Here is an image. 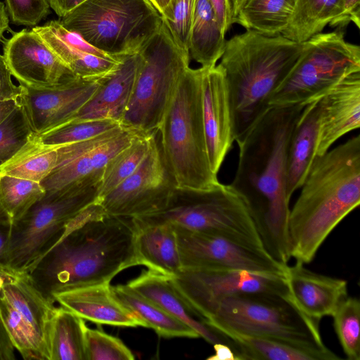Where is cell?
Instances as JSON below:
<instances>
[{
  "label": "cell",
  "mask_w": 360,
  "mask_h": 360,
  "mask_svg": "<svg viewBox=\"0 0 360 360\" xmlns=\"http://www.w3.org/2000/svg\"><path fill=\"white\" fill-rule=\"evenodd\" d=\"M307 105V104H306ZM305 105L271 107L239 141L231 186L246 203L264 250L288 264L290 198L286 191L288 141Z\"/></svg>",
  "instance_id": "1"
},
{
  "label": "cell",
  "mask_w": 360,
  "mask_h": 360,
  "mask_svg": "<svg viewBox=\"0 0 360 360\" xmlns=\"http://www.w3.org/2000/svg\"><path fill=\"white\" fill-rule=\"evenodd\" d=\"M132 218L107 215L94 202L69 224L62 237L27 273L50 302L65 290L110 283L137 266Z\"/></svg>",
  "instance_id": "2"
},
{
  "label": "cell",
  "mask_w": 360,
  "mask_h": 360,
  "mask_svg": "<svg viewBox=\"0 0 360 360\" xmlns=\"http://www.w3.org/2000/svg\"><path fill=\"white\" fill-rule=\"evenodd\" d=\"M301 188L288 229L291 258L305 264L360 204V136L316 156Z\"/></svg>",
  "instance_id": "3"
},
{
  "label": "cell",
  "mask_w": 360,
  "mask_h": 360,
  "mask_svg": "<svg viewBox=\"0 0 360 360\" xmlns=\"http://www.w3.org/2000/svg\"><path fill=\"white\" fill-rule=\"evenodd\" d=\"M303 49L304 42L254 30L226 40L219 65L227 85L234 141L239 142L269 110L274 92Z\"/></svg>",
  "instance_id": "4"
},
{
  "label": "cell",
  "mask_w": 360,
  "mask_h": 360,
  "mask_svg": "<svg viewBox=\"0 0 360 360\" xmlns=\"http://www.w3.org/2000/svg\"><path fill=\"white\" fill-rule=\"evenodd\" d=\"M200 80L201 68L184 71L157 130L164 162L180 189H208L219 183L208 159Z\"/></svg>",
  "instance_id": "5"
},
{
  "label": "cell",
  "mask_w": 360,
  "mask_h": 360,
  "mask_svg": "<svg viewBox=\"0 0 360 360\" xmlns=\"http://www.w3.org/2000/svg\"><path fill=\"white\" fill-rule=\"evenodd\" d=\"M205 323L222 335L236 333L334 353L323 342L319 321L304 314L292 299L281 295L248 293L226 298Z\"/></svg>",
  "instance_id": "6"
},
{
  "label": "cell",
  "mask_w": 360,
  "mask_h": 360,
  "mask_svg": "<svg viewBox=\"0 0 360 360\" xmlns=\"http://www.w3.org/2000/svg\"><path fill=\"white\" fill-rule=\"evenodd\" d=\"M136 219L215 234L265 250L246 203L230 184L219 182L211 188L198 190L176 188L162 209Z\"/></svg>",
  "instance_id": "7"
},
{
  "label": "cell",
  "mask_w": 360,
  "mask_h": 360,
  "mask_svg": "<svg viewBox=\"0 0 360 360\" xmlns=\"http://www.w3.org/2000/svg\"><path fill=\"white\" fill-rule=\"evenodd\" d=\"M59 20L91 45L115 56L139 53L163 22L148 0H86Z\"/></svg>",
  "instance_id": "8"
},
{
  "label": "cell",
  "mask_w": 360,
  "mask_h": 360,
  "mask_svg": "<svg viewBox=\"0 0 360 360\" xmlns=\"http://www.w3.org/2000/svg\"><path fill=\"white\" fill-rule=\"evenodd\" d=\"M140 63L121 124L140 133L158 130L190 55L174 41L165 22L139 52Z\"/></svg>",
  "instance_id": "9"
},
{
  "label": "cell",
  "mask_w": 360,
  "mask_h": 360,
  "mask_svg": "<svg viewBox=\"0 0 360 360\" xmlns=\"http://www.w3.org/2000/svg\"><path fill=\"white\" fill-rule=\"evenodd\" d=\"M344 34L336 29L305 41L295 65L274 92L270 108L306 105L348 74L360 70V47L347 41Z\"/></svg>",
  "instance_id": "10"
},
{
  "label": "cell",
  "mask_w": 360,
  "mask_h": 360,
  "mask_svg": "<svg viewBox=\"0 0 360 360\" xmlns=\"http://www.w3.org/2000/svg\"><path fill=\"white\" fill-rule=\"evenodd\" d=\"M97 187L48 194L13 221L7 264L13 276L27 274L62 237L69 224L96 200Z\"/></svg>",
  "instance_id": "11"
},
{
  "label": "cell",
  "mask_w": 360,
  "mask_h": 360,
  "mask_svg": "<svg viewBox=\"0 0 360 360\" xmlns=\"http://www.w3.org/2000/svg\"><path fill=\"white\" fill-rule=\"evenodd\" d=\"M171 278L204 323L222 300L234 295L267 293L292 299L285 274L235 268L182 269Z\"/></svg>",
  "instance_id": "12"
},
{
  "label": "cell",
  "mask_w": 360,
  "mask_h": 360,
  "mask_svg": "<svg viewBox=\"0 0 360 360\" xmlns=\"http://www.w3.org/2000/svg\"><path fill=\"white\" fill-rule=\"evenodd\" d=\"M140 133L120 125L89 140L60 146L55 168L40 184L48 194L98 187L108 162Z\"/></svg>",
  "instance_id": "13"
},
{
  "label": "cell",
  "mask_w": 360,
  "mask_h": 360,
  "mask_svg": "<svg viewBox=\"0 0 360 360\" xmlns=\"http://www.w3.org/2000/svg\"><path fill=\"white\" fill-rule=\"evenodd\" d=\"M155 131L149 150L137 169L96 202L112 217L136 218L162 209L176 188L162 155Z\"/></svg>",
  "instance_id": "14"
},
{
  "label": "cell",
  "mask_w": 360,
  "mask_h": 360,
  "mask_svg": "<svg viewBox=\"0 0 360 360\" xmlns=\"http://www.w3.org/2000/svg\"><path fill=\"white\" fill-rule=\"evenodd\" d=\"M172 226L182 269L235 268L285 274L288 264L276 261L265 250L243 246L218 235Z\"/></svg>",
  "instance_id": "15"
},
{
  "label": "cell",
  "mask_w": 360,
  "mask_h": 360,
  "mask_svg": "<svg viewBox=\"0 0 360 360\" xmlns=\"http://www.w3.org/2000/svg\"><path fill=\"white\" fill-rule=\"evenodd\" d=\"M3 56L11 75L29 87L52 88L77 77L32 29L7 39Z\"/></svg>",
  "instance_id": "16"
},
{
  "label": "cell",
  "mask_w": 360,
  "mask_h": 360,
  "mask_svg": "<svg viewBox=\"0 0 360 360\" xmlns=\"http://www.w3.org/2000/svg\"><path fill=\"white\" fill-rule=\"evenodd\" d=\"M105 77H75L49 89H36L19 84L22 87L19 101L33 131L41 134L70 121L94 95Z\"/></svg>",
  "instance_id": "17"
},
{
  "label": "cell",
  "mask_w": 360,
  "mask_h": 360,
  "mask_svg": "<svg viewBox=\"0 0 360 360\" xmlns=\"http://www.w3.org/2000/svg\"><path fill=\"white\" fill-rule=\"evenodd\" d=\"M201 68L202 115L210 165L217 175L234 141L227 85L219 65Z\"/></svg>",
  "instance_id": "18"
},
{
  "label": "cell",
  "mask_w": 360,
  "mask_h": 360,
  "mask_svg": "<svg viewBox=\"0 0 360 360\" xmlns=\"http://www.w3.org/2000/svg\"><path fill=\"white\" fill-rule=\"evenodd\" d=\"M32 30L77 77H105L117 68L122 60V56H112L95 47L77 32L66 29L59 20L48 21Z\"/></svg>",
  "instance_id": "19"
},
{
  "label": "cell",
  "mask_w": 360,
  "mask_h": 360,
  "mask_svg": "<svg viewBox=\"0 0 360 360\" xmlns=\"http://www.w3.org/2000/svg\"><path fill=\"white\" fill-rule=\"evenodd\" d=\"M316 155L326 153L340 137L360 127V70L341 79L319 98Z\"/></svg>",
  "instance_id": "20"
},
{
  "label": "cell",
  "mask_w": 360,
  "mask_h": 360,
  "mask_svg": "<svg viewBox=\"0 0 360 360\" xmlns=\"http://www.w3.org/2000/svg\"><path fill=\"white\" fill-rule=\"evenodd\" d=\"M285 278L298 309L319 321L325 316H332L348 295L346 280L312 271L298 261L292 266L287 265Z\"/></svg>",
  "instance_id": "21"
},
{
  "label": "cell",
  "mask_w": 360,
  "mask_h": 360,
  "mask_svg": "<svg viewBox=\"0 0 360 360\" xmlns=\"http://www.w3.org/2000/svg\"><path fill=\"white\" fill-rule=\"evenodd\" d=\"M54 301L83 319L96 323L143 327L142 323L115 297L110 283L60 292L54 295Z\"/></svg>",
  "instance_id": "22"
},
{
  "label": "cell",
  "mask_w": 360,
  "mask_h": 360,
  "mask_svg": "<svg viewBox=\"0 0 360 360\" xmlns=\"http://www.w3.org/2000/svg\"><path fill=\"white\" fill-rule=\"evenodd\" d=\"M127 285L166 312L195 330L200 338L212 344L232 342L204 323L177 290L171 277L149 270L129 281Z\"/></svg>",
  "instance_id": "23"
},
{
  "label": "cell",
  "mask_w": 360,
  "mask_h": 360,
  "mask_svg": "<svg viewBox=\"0 0 360 360\" xmlns=\"http://www.w3.org/2000/svg\"><path fill=\"white\" fill-rule=\"evenodd\" d=\"M139 63V53L122 56L117 68L104 78L94 95L71 120L110 119L121 123L132 94Z\"/></svg>",
  "instance_id": "24"
},
{
  "label": "cell",
  "mask_w": 360,
  "mask_h": 360,
  "mask_svg": "<svg viewBox=\"0 0 360 360\" xmlns=\"http://www.w3.org/2000/svg\"><path fill=\"white\" fill-rule=\"evenodd\" d=\"M15 309L21 324L32 334L49 356V334L55 309L37 289L27 274L5 278L1 292Z\"/></svg>",
  "instance_id": "25"
},
{
  "label": "cell",
  "mask_w": 360,
  "mask_h": 360,
  "mask_svg": "<svg viewBox=\"0 0 360 360\" xmlns=\"http://www.w3.org/2000/svg\"><path fill=\"white\" fill-rule=\"evenodd\" d=\"M319 99L304 107L291 133L287 150L286 191L290 199L300 188L316 158Z\"/></svg>",
  "instance_id": "26"
},
{
  "label": "cell",
  "mask_w": 360,
  "mask_h": 360,
  "mask_svg": "<svg viewBox=\"0 0 360 360\" xmlns=\"http://www.w3.org/2000/svg\"><path fill=\"white\" fill-rule=\"evenodd\" d=\"M138 265L172 277L181 269L176 234L169 224H148L132 218Z\"/></svg>",
  "instance_id": "27"
},
{
  "label": "cell",
  "mask_w": 360,
  "mask_h": 360,
  "mask_svg": "<svg viewBox=\"0 0 360 360\" xmlns=\"http://www.w3.org/2000/svg\"><path fill=\"white\" fill-rule=\"evenodd\" d=\"M223 32L209 0H195L190 34L189 55L202 68H212L226 45Z\"/></svg>",
  "instance_id": "28"
},
{
  "label": "cell",
  "mask_w": 360,
  "mask_h": 360,
  "mask_svg": "<svg viewBox=\"0 0 360 360\" xmlns=\"http://www.w3.org/2000/svg\"><path fill=\"white\" fill-rule=\"evenodd\" d=\"M233 343L237 360H338L336 354L308 349L284 342L242 335L223 334Z\"/></svg>",
  "instance_id": "29"
},
{
  "label": "cell",
  "mask_w": 360,
  "mask_h": 360,
  "mask_svg": "<svg viewBox=\"0 0 360 360\" xmlns=\"http://www.w3.org/2000/svg\"><path fill=\"white\" fill-rule=\"evenodd\" d=\"M112 290L115 297L142 323L143 327L152 328L159 335L167 338H200L192 328L174 318L127 284L112 286Z\"/></svg>",
  "instance_id": "30"
},
{
  "label": "cell",
  "mask_w": 360,
  "mask_h": 360,
  "mask_svg": "<svg viewBox=\"0 0 360 360\" xmlns=\"http://www.w3.org/2000/svg\"><path fill=\"white\" fill-rule=\"evenodd\" d=\"M82 318L60 306L55 307L49 334V360H86Z\"/></svg>",
  "instance_id": "31"
},
{
  "label": "cell",
  "mask_w": 360,
  "mask_h": 360,
  "mask_svg": "<svg viewBox=\"0 0 360 360\" xmlns=\"http://www.w3.org/2000/svg\"><path fill=\"white\" fill-rule=\"evenodd\" d=\"M340 13V0H296L288 23L281 34L302 43L322 32Z\"/></svg>",
  "instance_id": "32"
},
{
  "label": "cell",
  "mask_w": 360,
  "mask_h": 360,
  "mask_svg": "<svg viewBox=\"0 0 360 360\" xmlns=\"http://www.w3.org/2000/svg\"><path fill=\"white\" fill-rule=\"evenodd\" d=\"M295 2L296 0H245L234 23L268 36L281 34Z\"/></svg>",
  "instance_id": "33"
},
{
  "label": "cell",
  "mask_w": 360,
  "mask_h": 360,
  "mask_svg": "<svg viewBox=\"0 0 360 360\" xmlns=\"http://www.w3.org/2000/svg\"><path fill=\"white\" fill-rule=\"evenodd\" d=\"M58 147L41 143L35 134L0 169V174L41 183L56 165Z\"/></svg>",
  "instance_id": "34"
},
{
  "label": "cell",
  "mask_w": 360,
  "mask_h": 360,
  "mask_svg": "<svg viewBox=\"0 0 360 360\" xmlns=\"http://www.w3.org/2000/svg\"><path fill=\"white\" fill-rule=\"evenodd\" d=\"M154 133L140 134L108 162L97 187L96 201L112 191L137 169L149 150Z\"/></svg>",
  "instance_id": "35"
},
{
  "label": "cell",
  "mask_w": 360,
  "mask_h": 360,
  "mask_svg": "<svg viewBox=\"0 0 360 360\" xmlns=\"http://www.w3.org/2000/svg\"><path fill=\"white\" fill-rule=\"evenodd\" d=\"M46 194L40 183L0 174V204L13 221Z\"/></svg>",
  "instance_id": "36"
},
{
  "label": "cell",
  "mask_w": 360,
  "mask_h": 360,
  "mask_svg": "<svg viewBox=\"0 0 360 360\" xmlns=\"http://www.w3.org/2000/svg\"><path fill=\"white\" fill-rule=\"evenodd\" d=\"M120 125V122L110 119L71 120L37 135L44 145L60 146L91 139Z\"/></svg>",
  "instance_id": "37"
},
{
  "label": "cell",
  "mask_w": 360,
  "mask_h": 360,
  "mask_svg": "<svg viewBox=\"0 0 360 360\" xmlns=\"http://www.w3.org/2000/svg\"><path fill=\"white\" fill-rule=\"evenodd\" d=\"M333 326L346 357L360 360V302L358 298L347 296L332 315Z\"/></svg>",
  "instance_id": "38"
},
{
  "label": "cell",
  "mask_w": 360,
  "mask_h": 360,
  "mask_svg": "<svg viewBox=\"0 0 360 360\" xmlns=\"http://www.w3.org/2000/svg\"><path fill=\"white\" fill-rule=\"evenodd\" d=\"M35 134L20 103L0 122V169Z\"/></svg>",
  "instance_id": "39"
},
{
  "label": "cell",
  "mask_w": 360,
  "mask_h": 360,
  "mask_svg": "<svg viewBox=\"0 0 360 360\" xmlns=\"http://www.w3.org/2000/svg\"><path fill=\"white\" fill-rule=\"evenodd\" d=\"M0 317L13 347L24 359L49 360L46 352L30 333L22 326L15 309L1 292Z\"/></svg>",
  "instance_id": "40"
},
{
  "label": "cell",
  "mask_w": 360,
  "mask_h": 360,
  "mask_svg": "<svg viewBox=\"0 0 360 360\" xmlns=\"http://www.w3.org/2000/svg\"><path fill=\"white\" fill-rule=\"evenodd\" d=\"M86 360H133L132 352L119 338L99 329L85 328Z\"/></svg>",
  "instance_id": "41"
},
{
  "label": "cell",
  "mask_w": 360,
  "mask_h": 360,
  "mask_svg": "<svg viewBox=\"0 0 360 360\" xmlns=\"http://www.w3.org/2000/svg\"><path fill=\"white\" fill-rule=\"evenodd\" d=\"M195 3V0H170L161 15L176 44L188 53Z\"/></svg>",
  "instance_id": "42"
},
{
  "label": "cell",
  "mask_w": 360,
  "mask_h": 360,
  "mask_svg": "<svg viewBox=\"0 0 360 360\" xmlns=\"http://www.w3.org/2000/svg\"><path fill=\"white\" fill-rule=\"evenodd\" d=\"M12 22L35 27L50 13L49 0H5Z\"/></svg>",
  "instance_id": "43"
},
{
  "label": "cell",
  "mask_w": 360,
  "mask_h": 360,
  "mask_svg": "<svg viewBox=\"0 0 360 360\" xmlns=\"http://www.w3.org/2000/svg\"><path fill=\"white\" fill-rule=\"evenodd\" d=\"M13 220L0 204V274L5 278L14 276L7 264V251Z\"/></svg>",
  "instance_id": "44"
},
{
  "label": "cell",
  "mask_w": 360,
  "mask_h": 360,
  "mask_svg": "<svg viewBox=\"0 0 360 360\" xmlns=\"http://www.w3.org/2000/svg\"><path fill=\"white\" fill-rule=\"evenodd\" d=\"M350 22L360 27V0H340V13L329 25L344 30Z\"/></svg>",
  "instance_id": "45"
},
{
  "label": "cell",
  "mask_w": 360,
  "mask_h": 360,
  "mask_svg": "<svg viewBox=\"0 0 360 360\" xmlns=\"http://www.w3.org/2000/svg\"><path fill=\"white\" fill-rule=\"evenodd\" d=\"M11 76L4 56L0 55V102L18 99L21 95V86L15 84Z\"/></svg>",
  "instance_id": "46"
},
{
  "label": "cell",
  "mask_w": 360,
  "mask_h": 360,
  "mask_svg": "<svg viewBox=\"0 0 360 360\" xmlns=\"http://www.w3.org/2000/svg\"><path fill=\"white\" fill-rule=\"evenodd\" d=\"M215 12L223 32L226 34L234 23L230 0H209Z\"/></svg>",
  "instance_id": "47"
},
{
  "label": "cell",
  "mask_w": 360,
  "mask_h": 360,
  "mask_svg": "<svg viewBox=\"0 0 360 360\" xmlns=\"http://www.w3.org/2000/svg\"><path fill=\"white\" fill-rule=\"evenodd\" d=\"M14 349L0 317V360H14Z\"/></svg>",
  "instance_id": "48"
},
{
  "label": "cell",
  "mask_w": 360,
  "mask_h": 360,
  "mask_svg": "<svg viewBox=\"0 0 360 360\" xmlns=\"http://www.w3.org/2000/svg\"><path fill=\"white\" fill-rule=\"evenodd\" d=\"M86 0H49L50 7L60 17L77 7Z\"/></svg>",
  "instance_id": "49"
},
{
  "label": "cell",
  "mask_w": 360,
  "mask_h": 360,
  "mask_svg": "<svg viewBox=\"0 0 360 360\" xmlns=\"http://www.w3.org/2000/svg\"><path fill=\"white\" fill-rule=\"evenodd\" d=\"M214 354L207 358L209 360H237L232 347L228 344L219 342L213 345Z\"/></svg>",
  "instance_id": "50"
},
{
  "label": "cell",
  "mask_w": 360,
  "mask_h": 360,
  "mask_svg": "<svg viewBox=\"0 0 360 360\" xmlns=\"http://www.w3.org/2000/svg\"><path fill=\"white\" fill-rule=\"evenodd\" d=\"M19 98L0 102V122L19 105Z\"/></svg>",
  "instance_id": "51"
},
{
  "label": "cell",
  "mask_w": 360,
  "mask_h": 360,
  "mask_svg": "<svg viewBox=\"0 0 360 360\" xmlns=\"http://www.w3.org/2000/svg\"><path fill=\"white\" fill-rule=\"evenodd\" d=\"M8 14L4 4L0 1V39L2 38L4 33L8 29Z\"/></svg>",
  "instance_id": "52"
},
{
  "label": "cell",
  "mask_w": 360,
  "mask_h": 360,
  "mask_svg": "<svg viewBox=\"0 0 360 360\" xmlns=\"http://www.w3.org/2000/svg\"><path fill=\"white\" fill-rule=\"evenodd\" d=\"M153 7L162 15L167 7L170 0H148Z\"/></svg>",
  "instance_id": "53"
},
{
  "label": "cell",
  "mask_w": 360,
  "mask_h": 360,
  "mask_svg": "<svg viewBox=\"0 0 360 360\" xmlns=\"http://www.w3.org/2000/svg\"><path fill=\"white\" fill-rule=\"evenodd\" d=\"M230 1H231V8H232V11H233V20H235V18H236L238 11L241 8V6H243V4L245 1V0H230Z\"/></svg>",
  "instance_id": "54"
},
{
  "label": "cell",
  "mask_w": 360,
  "mask_h": 360,
  "mask_svg": "<svg viewBox=\"0 0 360 360\" xmlns=\"http://www.w3.org/2000/svg\"><path fill=\"white\" fill-rule=\"evenodd\" d=\"M4 283H5V277L0 274V293L2 290Z\"/></svg>",
  "instance_id": "55"
}]
</instances>
